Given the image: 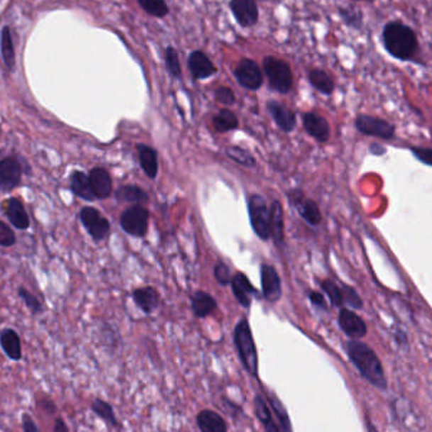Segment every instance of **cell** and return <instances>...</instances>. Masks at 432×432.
I'll use <instances>...</instances> for the list:
<instances>
[{
    "label": "cell",
    "instance_id": "cell-31",
    "mask_svg": "<svg viewBox=\"0 0 432 432\" xmlns=\"http://www.w3.org/2000/svg\"><path fill=\"white\" fill-rule=\"evenodd\" d=\"M309 81L317 92L323 95H331L335 90V82L333 77L326 71L314 69L309 72Z\"/></svg>",
    "mask_w": 432,
    "mask_h": 432
},
{
    "label": "cell",
    "instance_id": "cell-3",
    "mask_svg": "<svg viewBox=\"0 0 432 432\" xmlns=\"http://www.w3.org/2000/svg\"><path fill=\"white\" fill-rule=\"evenodd\" d=\"M234 343H236L239 358L242 360L243 367L245 368L249 375L257 378L258 377V355H257V348L254 343L252 328H250L247 319H242L239 323H236V328H234Z\"/></svg>",
    "mask_w": 432,
    "mask_h": 432
},
{
    "label": "cell",
    "instance_id": "cell-24",
    "mask_svg": "<svg viewBox=\"0 0 432 432\" xmlns=\"http://www.w3.org/2000/svg\"><path fill=\"white\" fill-rule=\"evenodd\" d=\"M197 426L201 432H226L228 426L224 419L211 409H204L196 417Z\"/></svg>",
    "mask_w": 432,
    "mask_h": 432
},
{
    "label": "cell",
    "instance_id": "cell-46",
    "mask_svg": "<svg viewBox=\"0 0 432 432\" xmlns=\"http://www.w3.org/2000/svg\"><path fill=\"white\" fill-rule=\"evenodd\" d=\"M309 299L311 301L312 305L316 306V307L321 309V310H328V302H326V299H325L323 294H320V292L311 291V292L309 294Z\"/></svg>",
    "mask_w": 432,
    "mask_h": 432
},
{
    "label": "cell",
    "instance_id": "cell-28",
    "mask_svg": "<svg viewBox=\"0 0 432 432\" xmlns=\"http://www.w3.org/2000/svg\"><path fill=\"white\" fill-rule=\"evenodd\" d=\"M254 406H255V415L258 417V420L262 422L265 432H281L279 427L273 420V416H272L271 409L268 407V404L265 402V398L262 397L260 394H257L254 398Z\"/></svg>",
    "mask_w": 432,
    "mask_h": 432
},
{
    "label": "cell",
    "instance_id": "cell-47",
    "mask_svg": "<svg viewBox=\"0 0 432 432\" xmlns=\"http://www.w3.org/2000/svg\"><path fill=\"white\" fill-rule=\"evenodd\" d=\"M22 427L24 432H40L35 420L28 414L22 415Z\"/></svg>",
    "mask_w": 432,
    "mask_h": 432
},
{
    "label": "cell",
    "instance_id": "cell-18",
    "mask_svg": "<svg viewBox=\"0 0 432 432\" xmlns=\"http://www.w3.org/2000/svg\"><path fill=\"white\" fill-rule=\"evenodd\" d=\"M267 110L283 132L289 133L294 131L296 127V116L294 111L286 105L281 104L276 100H270L267 103Z\"/></svg>",
    "mask_w": 432,
    "mask_h": 432
},
{
    "label": "cell",
    "instance_id": "cell-17",
    "mask_svg": "<svg viewBox=\"0 0 432 432\" xmlns=\"http://www.w3.org/2000/svg\"><path fill=\"white\" fill-rule=\"evenodd\" d=\"M231 289L236 301L245 309L250 307L254 296L258 294L252 282L249 281L248 277L242 272H238L236 276L231 278Z\"/></svg>",
    "mask_w": 432,
    "mask_h": 432
},
{
    "label": "cell",
    "instance_id": "cell-21",
    "mask_svg": "<svg viewBox=\"0 0 432 432\" xmlns=\"http://www.w3.org/2000/svg\"><path fill=\"white\" fill-rule=\"evenodd\" d=\"M70 190L75 195L85 201H94L96 197L92 192V184L89 179V175L82 171H74L70 176Z\"/></svg>",
    "mask_w": 432,
    "mask_h": 432
},
{
    "label": "cell",
    "instance_id": "cell-5",
    "mask_svg": "<svg viewBox=\"0 0 432 432\" xmlns=\"http://www.w3.org/2000/svg\"><path fill=\"white\" fill-rule=\"evenodd\" d=\"M248 213L250 225L254 233L260 236L262 240H268L271 238L270 229V206L267 205L265 197L253 194L248 197Z\"/></svg>",
    "mask_w": 432,
    "mask_h": 432
},
{
    "label": "cell",
    "instance_id": "cell-33",
    "mask_svg": "<svg viewBox=\"0 0 432 432\" xmlns=\"http://www.w3.org/2000/svg\"><path fill=\"white\" fill-rule=\"evenodd\" d=\"M214 129L218 133H226L239 127L236 114L229 109H221L213 119Z\"/></svg>",
    "mask_w": 432,
    "mask_h": 432
},
{
    "label": "cell",
    "instance_id": "cell-10",
    "mask_svg": "<svg viewBox=\"0 0 432 432\" xmlns=\"http://www.w3.org/2000/svg\"><path fill=\"white\" fill-rule=\"evenodd\" d=\"M79 216H80L81 223L85 226V229L92 236L94 240L100 242V240L105 239V236L109 234V220L99 213L96 209H81Z\"/></svg>",
    "mask_w": 432,
    "mask_h": 432
},
{
    "label": "cell",
    "instance_id": "cell-19",
    "mask_svg": "<svg viewBox=\"0 0 432 432\" xmlns=\"http://www.w3.org/2000/svg\"><path fill=\"white\" fill-rule=\"evenodd\" d=\"M89 179L92 184V192L96 199H108L113 192V182L109 172L104 168H92L89 173Z\"/></svg>",
    "mask_w": 432,
    "mask_h": 432
},
{
    "label": "cell",
    "instance_id": "cell-13",
    "mask_svg": "<svg viewBox=\"0 0 432 432\" xmlns=\"http://www.w3.org/2000/svg\"><path fill=\"white\" fill-rule=\"evenodd\" d=\"M231 13L242 27H253L258 23L260 9L255 0H231Z\"/></svg>",
    "mask_w": 432,
    "mask_h": 432
},
{
    "label": "cell",
    "instance_id": "cell-27",
    "mask_svg": "<svg viewBox=\"0 0 432 432\" xmlns=\"http://www.w3.org/2000/svg\"><path fill=\"white\" fill-rule=\"evenodd\" d=\"M137 150H138L139 163L144 173L150 179H156L158 173V157L156 150L145 144H138Z\"/></svg>",
    "mask_w": 432,
    "mask_h": 432
},
{
    "label": "cell",
    "instance_id": "cell-35",
    "mask_svg": "<svg viewBox=\"0 0 432 432\" xmlns=\"http://www.w3.org/2000/svg\"><path fill=\"white\" fill-rule=\"evenodd\" d=\"M92 409L94 414H96L101 420H104L110 426L119 427V422L116 420L114 409L108 402H105L100 398H96L92 404Z\"/></svg>",
    "mask_w": 432,
    "mask_h": 432
},
{
    "label": "cell",
    "instance_id": "cell-1",
    "mask_svg": "<svg viewBox=\"0 0 432 432\" xmlns=\"http://www.w3.org/2000/svg\"><path fill=\"white\" fill-rule=\"evenodd\" d=\"M380 40L386 52L402 62L415 61L420 52V43L415 29L398 21L388 22L383 27Z\"/></svg>",
    "mask_w": 432,
    "mask_h": 432
},
{
    "label": "cell",
    "instance_id": "cell-29",
    "mask_svg": "<svg viewBox=\"0 0 432 432\" xmlns=\"http://www.w3.org/2000/svg\"><path fill=\"white\" fill-rule=\"evenodd\" d=\"M0 52L6 67L12 70L16 64V51L13 43L12 31L8 26H4L0 33Z\"/></svg>",
    "mask_w": 432,
    "mask_h": 432
},
{
    "label": "cell",
    "instance_id": "cell-34",
    "mask_svg": "<svg viewBox=\"0 0 432 432\" xmlns=\"http://www.w3.org/2000/svg\"><path fill=\"white\" fill-rule=\"evenodd\" d=\"M339 17L341 18L343 23L345 24L349 28L359 31L362 29L364 24V14L362 11L354 6H340L339 8Z\"/></svg>",
    "mask_w": 432,
    "mask_h": 432
},
{
    "label": "cell",
    "instance_id": "cell-7",
    "mask_svg": "<svg viewBox=\"0 0 432 432\" xmlns=\"http://www.w3.org/2000/svg\"><path fill=\"white\" fill-rule=\"evenodd\" d=\"M148 210L140 205H134L121 214V226L129 236L142 238L148 231Z\"/></svg>",
    "mask_w": 432,
    "mask_h": 432
},
{
    "label": "cell",
    "instance_id": "cell-15",
    "mask_svg": "<svg viewBox=\"0 0 432 432\" xmlns=\"http://www.w3.org/2000/svg\"><path fill=\"white\" fill-rule=\"evenodd\" d=\"M187 66L190 70L191 75L195 80L209 79L218 72V69L211 62L206 53L202 51H194L190 53L187 60Z\"/></svg>",
    "mask_w": 432,
    "mask_h": 432
},
{
    "label": "cell",
    "instance_id": "cell-44",
    "mask_svg": "<svg viewBox=\"0 0 432 432\" xmlns=\"http://www.w3.org/2000/svg\"><path fill=\"white\" fill-rule=\"evenodd\" d=\"M215 98L220 104L233 105L236 104V95L231 87H219L215 90Z\"/></svg>",
    "mask_w": 432,
    "mask_h": 432
},
{
    "label": "cell",
    "instance_id": "cell-40",
    "mask_svg": "<svg viewBox=\"0 0 432 432\" xmlns=\"http://www.w3.org/2000/svg\"><path fill=\"white\" fill-rule=\"evenodd\" d=\"M341 292H343V299H344V305H348L352 307L354 310H362L363 309L364 302L360 296L355 291V288L348 284H341Z\"/></svg>",
    "mask_w": 432,
    "mask_h": 432
},
{
    "label": "cell",
    "instance_id": "cell-12",
    "mask_svg": "<svg viewBox=\"0 0 432 432\" xmlns=\"http://www.w3.org/2000/svg\"><path fill=\"white\" fill-rule=\"evenodd\" d=\"M338 323L344 334L353 340H359L368 333L367 323H364L363 319L349 309H341Z\"/></svg>",
    "mask_w": 432,
    "mask_h": 432
},
{
    "label": "cell",
    "instance_id": "cell-9",
    "mask_svg": "<svg viewBox=\"0 0 432 432\" xmlns=\"http://www.w3.org/2000/svg\"><path fill=\"white\" fill-rule=\"evenodd\" d=\"M234 76L240 87L248 90H258L263 85V74L257 62L250 58H243L234 70Z\"/></svg>",
    "mask_w": 432,
    "mask_h": 432
},
{
    "label": "cell",
    "instance_id": "cell-39",
    "mask_svg": "<svg viewBox=\"0 0 432 432\" xmlns=\"http://www.w3.org/2000/svg\"><path fill=\"white\" fill-rule=\"evenodd\" d=\"M321 288L323 292L326 294L330 302L335 307H343L344 306V299H343V292L341 288L331 279H323L321 282Z\"/></svg>",
    "mask_w": 432,
    "mask_h": 432
},
{
    "label": "cell",
    "instance_id": "cell-16",
    "mask_svg": "<svg viewBox=\"0 0 432 432\" xmlns=\"http://www.w3.org/2000/svg\"><path fill=\"white\" fill-rule=\"evenodd\" d=\"M302 121L306 132L309 133V135H311L312 138L316 139L319 143H326L330 139V124L323 116L316 113H306Z\"/></svg>",
    "mask_w": 432,
    "mask_h": 432
},
{
    "label": "cell",
    "instance_id": "cell-4",
    "mask_svg": "<svg viewBox=\"0 0 432 432\" xmlns=\"http://www.w3.org/2000/svg\"><path fill=\"white\" fill-rule=\"evenodd\" d=\"M263 70L272 90L279 94H287L292 89L294 75L286 61L268 56L263 60Z\"/></svg>",
    "mask_w": 432,
    "mask_h": 432
},
{
    "label": "cell",
    "instance_id": "cell-23",
    "mask_svg": "<svg viewBox=\"0 0 432 432\" xmlns=\"http://www.w3.org/2000/svg\"><path fill=\"white\" fill-rule=\"evenodd\" d=\"M270 229L271 238L276 244L281 245L284 240V219H283L282 204L279 200H275L270 206Z\"/></svg>",
    "mask_w": 432,
    "mask_h": 432
},
{
    "label": "cell",
    "instance_id": "cell-32",
    "mask_svg": "<svg viewBox=\"0 0 432 432\" xmlns=\"http://www.w3.org/2000/svg\"><path fill=\"white\" fill-rule=\"evenodd\" d=\"M267 401L270 402V406L273 409V414L276 415L277 422H278L277 425L279 427L281 432H294L287 411L284 409V406L281 404L278 397H276L275 394H267Z\"/></svg>",
    "mask_w": 432,
    "mask_h": 432
},
{
    "label": "cell",
    "instance_id": "cell-43",
    "mask_svg": "<svg viewBox=\"0 0 432 432\" xmlns=\"http://www.w3.org/2000/svg\"><path fill=\"white\" fill-rule=\"evenodd\" d=\"M16 242H17V239H16L14 231L11 229L9 225L0 220V245L9 248V247H13Z\"/></svg>",
    "mask_w": 432,
    "mask_h": 432
},
{
    "label": "cell",
    "instance_id": "cell-30",
    "mask_svg": "<svg viewBox=\"0 0 432 432\" xmlns=\"http://www.w3.org/2000/svg\"><path fill=\"white\" fill-rule=\"evenodd\" d=\"M116 199L118 201L139 205L140 202L148 200V195L137 184H123L116 191Z\"/></svg>",
    "mask_w": 432,
    "mask_h": 432
},
{
    "label": "cell",
    "instance_id": "cell-37",
    "mask_svg": "<svg viewBox=\"0 0 432 432\" xmlns=\"http://www.w3.org/2000/svg\"><path fill=\"white\" fill-rule=\"evenodd\" d=\"M144 12L152 17L163 18L167 16L168 6L165 0H137Z\"/></svg>",
    "mask_w": 432,
    "mask_h": 432
},
{
    "label": "cell",
    "instance_id": "cell-53",
    "mask_svg": "<svg viewBox=\"0 0 432 432\" xmlns=\"http://www.w3.org/2000/svg\"><path fill=\"white\" fill-rule=\"evenodd\" d=\"M354 1H363V0H354Z\"/></svg>",
    "mask_w": 432,
    "mask_h": 432
},
{
    "label": "cell",
    "instance_id": "cell-20",
    "mask_svg": "<svg viewBox=\"0 0 432 432\" xmlns=\"http://www.w3.org/2000/svg\"><path fill=\"white\" fill-rule=\"evenodd\" d=\"M6 218L11 221L13 226H16L19 231H27L29 228L28 213L24 208L23 202L12 197L6 201Z\"/></svg>",
    "mask_w": 432,
    "mask_h": 432
},
{
    "label": "cell",
    "instance_id": "cell-41",
    "mask_svg": "<svg viewBox=\"0 0 432 432\" xmlns=\"http://www.w3.org/2000/svg\"><path fill=\"white\" fill-rule=\"evenodd\" d=\"M18 294L23 300L24 304L28 307L29 310L32 311V314L38 315V314L43 312V306L40 304V301L35 297V294H31L28 289H26L24 287H19Z\"/></svg>",
    "mask_w": 432,
    "mask_h": 432
},
{
    "label": "cell",
    "instance_id": "cell-8",
    "mask_svg": "<svg viewBox=\"0 0 432 432\" xmlns=\"http://www.w3.org/2000/svg\"><path fill=\"white\" fill-rule=\"evenodd\" d=\"M287 197L289 204L297 210V213L300 214L301 218L305 220L307 224L317 226L321 223L323 216H321V211L317 206L316 202L311 199H306L302 191L299 189L288 191Z\"/></svg>",
    "mask_w": 432,
    "mask_h": 432
},
{
    "label": "cell",
    "instance_id": "cell-6",
    "mask_svg": "<svg viewBox=\"0 0 432 432\" xmlns=\"http://www.w3.org/2000/svg\"><path fill=\"white\" fill-rule=\"evenodd\" d=\"M355 128L359 133L368 137L391 140L396 135V127L392 123L378 116L359 114L355 118Z\"/></svg>",
    "mask_w": 432,
    "mask_h": 432
},
{
    "label": "cell",
    "instance_id": "cell-26",
    "mask_svg": "<svg viewBox=\"0 0 432 432\" xmlns=\"http://www.w3.org/2000/svg\"><path fill=\"white\" fill-rule=\"evenodd\" d=\"M191 305H192V311L195 314V316L204 319V317L211 315L216 310L218 302L208 292L197 291L191 299Z\"/></svg>",
    "mask_w": 432,
    "mask_h": 432
},
{
    "label": "cell",
    "instance_id": "cell-38",
    "mask_svg": "<svg viewBox=\"0 0 432 432\" xmlns=\"http://www.w3.org/2000/svg\"><path fill=\"white\" fill-rule=\"evenodd\" d=\"M165 62H166L168 74L175 79H179L182 75V69H181V64H179V53H177L175 47L168 46L166 48Z\"/></svg>",
    "mask_w": 432,
    "mask_h": 432
},
{
    "label": "cell",
    "instance_id": "cell-2",
    "mask_svg": "<svg viewBox=\"0 0 432 432\" xmlns=\"http://www.w3.org/2000/svg\"><path fill=\"white\" fill-rule=\"evenodd\" d=\"M346 354L364 380L378 389L386 391L387 378L384 369L375 350L363 341L349 340L345 344Z\"/></svg>",
    "mask_w": 432,
    "mask_h": 432
},
{
    "label": "cell",
    "instance_id": "cell-45",
    "mask_svg": "<svg viewBox=\"0 0 432 432\" xmlns=\"http://www.w3.org/2000/svg\"><path fill=\"white\" fill-rule=\"evenodd\" d=\"M409 150L415 156L416 160L425 163L427 166L432 167V148H425V147H409Z\"/></svg>",
    "mask_w": 432,
    "mask_h": 432
},
{
    "label": "cell",
    "instance_id": "cell-25",
    "mask_svg": "<svg viewBox=\"0 0 432 432\" xmlns=\"http://www.w3.org/2000/svg\"><path fill=\"white\" fill-rule=\"evenodd\" d=\"M133 300L142 311L152 314L158 307L160 297L155 288L147 286L133 291Z\"/></svg>",
    "mask_w": 432,
    "mask_h": 432
},
{
    "label": "cell",
    "instance_id": "cell-52",
    "mask_svg": "<svg viewBox=\"0 0 432 432\" xmlns=\"http://www.w3.org/2000/svg\"><path fill=\"white\" fill-rule=\"evenodd\" d=\"M367 427H368V432H378L377 431V428L373 426V423H372L368 419H367Z\"/></svg>",
    "mask_w": 432,
    "mask_h": 432
},
{
    "label": "cell",
    "instance_id": "cell-36",
    "mask_svg": "<svg viewBox=\"0 0 432 432\" xmlns=\"http://www.w3.org/2000/svg\"><path fill=\"white\" fill-rule=\"evenodd\" d=\"M226 156L229 157L231 160L242 165L244 167H254L255 166V160L252 156V153L249 150H244L239 145H229L226 147L225 150Z\"/></svg>",
    "mask_w": 432,
    "mask_h": 432
},
{
    "label": "cell",
    "instance_id": "cell-49",
    "mask_svg": "<svg viewBox=\"0 0 432 432\" xmlns=\"http://www.w3.org/2000/svg\"><path fill=\"white\" fill-rule=\"evenodd\" d=\"M53 432H70L69 427L66 425L64 419L57 417L55 421V427H53Z\"/></svg>",
    "mask_w": 432,
    "mask_h": 432
},
{
    "label": "cell",
    "instance_id": "cell-42",
    "mask_svg": "<svg viewBox=\"0 0 432 432\" xmlns=\"http://www.w3.org/2000/svg\"><path fill=\"white\" fill-rule=\"evenodd\" d=\"M214 276H215V279H216L218 283L221 284V286H226V284L231 283V278H233L231 268L225 265L224 262H218V263L215 265V268H214Z\"/></svg>",
    "mask_w": 432,
    "mask_h": 432
},
{
    "label": "cell",
    "instance_id": "cell-22",
    "mask_svg": "<svg viewBox=\"0 0 432 432\" xmlns=\"http://www.w3.org/2000/svg\"><path fill=\"white\" fill-rule=\"evenodd\" d=\"M0 346L9 359H12L14 362L22 359L21 338L13 328H4L0 333Z\"/></svg>",
    "mask_w": 432,
    "mask_h": 432
},
{
    "label": "cell",
    "instance_id": "cell-51",
    "mask_svg": "<svg viewBox=\"0 0 432 432\" xmlns=\"http://www.w3.org/2000/svg\"><path fill=\"white\" fill-rule=\"evenodd\" d=\"M369 150L375 155V156H382V155H384L386 153V148H383L382 145H380L378 143L370 144V148Z\"/></svg>",
    "mask_w": 432,
    "mask_h": 432
},
{
    "label": "cell",
    "instance_id": "cell-50",
    "mask_svg": "<svg viewBox=\"0 0 432 432\" xmlns=\"http://www.w3.org/2000/svg\"><path fill=\"white\" fill-rule=\"evenodd\" d=\"M394 339H396V341H397L399 345H407V344H409L407 335H406V333H404V331H401V330H397V331H396Z\"/></svg>",
    "mask_w": 432,
    "mask_h": 432
},
{
    "label": "cell",
    "instance_id": "cell-11",
    "mask_svg": "<svg viewBox=\"0 0 432 432\" xmlns=\"http://www.w3.org/2000/svg\"><path fill=\"white\" fill-rule=\"evenodd\" d=\"M22 165L13 157L0 160V191L11 192L22 182Z\"/></svg>",
    "mask_w": 432,
    "mask_h": 432
},
{
    "label": "cell",
    "instance_id": "cell-48",
    "mask_svg": "<svg viewBox=\"0 0 432 432\" xmlns=\"http://www.w3.org/2000/svg\"><path fill=\"white\" fill-rule=\"evenodd\" d=\"M40 404L42 409H45L48 415H53L57 409H56V404H53L52 399H50V398H43Z\"/></svg>",
    "mask_w": 432,
    "mask_h": 432
},
{
    "label": "cell",
    "instance_id": "cell-14",
    "mask_svg": "<svg viewBox=\"0 0 432 432\" xmlns=\"http://www.w3.org/2000/svg\"><path fill=\"white\" fill-rule=\"evenodd\" d=\"M260 282L263 296L270 302H276L282 296V282L278 272L270 265L260 267Z\"/></svg>",
    "mask_w": 432,
    "mask_h": 432
},
{
    "label": "cell",
    "instance_id": "cell-54",
    "mask_svg": "<svg viewBox=\"0 0 432 432\" xmlns=\"http://www.w3.org/2000/svg\"><path fill=\"white\" fill-rule=\"evenodd\" d=\"M262 1H265V0H262Z\"/></svg>",
    "mask_w": 432,
    "mask_h": 432
}]
</instances>
